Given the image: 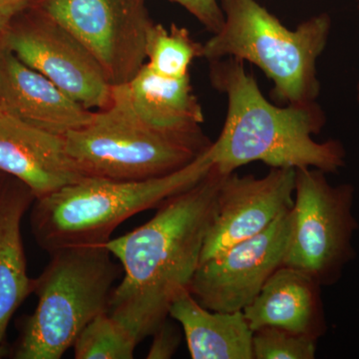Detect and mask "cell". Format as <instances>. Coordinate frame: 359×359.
Wrapping results in <instances>:
<instances>
[{"mask_svg":"<svg viewBox=\"0 0 359 359\" xmlns=\"http://www.w3.org/2000/svg\"><path fill=\"white\" fill-rule=\"evenodd\" d=\"M292 224L290 209L263 233L200 264L189 285L191 294L210 311H244L283 266Z\"/></svg>","mask_w":359,"mask_h":359,"instance_id":"10","label":"cell"},{"mask_svg":"<svg viewBox=\"0 0 359 359\" xmlns=\"http://www.w3.org/2000/svg\"><path fill=\"white\" fill-rule=\"evenodd\" d=\"M32 191L18 179L0 182V344L13 314L35 287L28 276L21 223L34 203Z\"/></svg>","mask_w":359,"mask_h":359,"instance_id":"15","label":"cell"},{"mask_svg":"<svg viewBox=\"0 0 359 359\" xmlns=\"http://www.w3.org/2000/svg\"><path fill=\"white\" fill-rule=\"evenodd\" d=\"M135 114L156 128L196 131L204 122L202 106L194 94L190 75L168 78L144 65L129 82L113 86Z\"/></svg>","mask_w":359,"mask_h":359,"instance_id":"17","label":"cell"},{"mask_svg":"<svg viewBox=\"0 0 359 359\" xmlns=\"http://www.w3.org/2000/svg\"><path fill=\"white\" fill-rule=\"evenodd\" d=\"M189 11L212 34L219 32L224 23V13L218 0H170Z\"/></svg>","mask_w":359,"mask_h":359,"instance_id":"21","label":"cell"},{"mask_svg":"<svg viewBox=\"0 0 359 359\" xmlns=\"http://www.w3.org/2000/svg\"><path fill=\"white\" fill-rule=\"evenodd\" d=\"M353 203L351 184L332 185L316 168L295 170L292 231L283 266L304 271L321 287L339 282L355 255Z\"/></svg>","mask_w":359,"mask_h":359,"instance_id":"7","label":"cell"},{"mask_svg":"<svg viewBox=\"0 0 359 359\" xmlns=\"http://www.w3.org/2000/svg\"><path fill=\"white\" fill-rule=\"evenodd\" d=\"M219 2L223 26L204 43L203 58L249 61L273 82L278 102H316L320 93L316 62L330 39V16L318 14L290 30L257 0Z\"/></svg>","mask_w":359,"mask_h":359,"instance_id":"4","label":"cell"},{"mask_svg":"<svg viewBox=\"0 0 359 359\" xmlns=\"http://www.w3.org/2000/svg\"><path fill=\"white\" fill-rule=\"evenodd\" d=\"M203 54L204 44L194 40L185 27L172 25L167 29L155 23L149 33L145 65L161 76L183 78L190 75L193 61Z\"/></svg>","mask_w":359,"mask_h":359,"instance_id":"18","label":"cell"},{"mask_svg":"<svg viewBox=\"0 0 359 359\" xmlns=\"http://www.w3.org/2000/svg\"><path fill=\"white\" fill-rule=\"evenodd\" d=\"M138 340L108 311L98 314L73 344L76 359H132Z\"/></svg>","mask_w":359,"mask_h":359,"instance_id":"19","label":"cell"},{"mask_svg":"<svg viewBox=\"0 0 359 359\" xmlns=\"http://www.w3.org/2000/svg\"><path fill=\"white\" fill-rule=\"evenodd\" d=\"M169 316L182 325L193 359H254V332L243 311H210L185 290L172 304Z\"/></svg>","mask_w":359,"mask_h":359,"instance_id":"16","label":"cell"},{"mask_svg":"<svg viewBox=\"0 0 359 359\" xmlns=\"http://www.w3.org/2000/svg\"><path fill=\"white\" fill-rule=\"evenodd\" d=\"M4 353H6V351H4V347L2 346V344H0V358H2V356L4 355Z\"/></svg>","mask_w":359,"mask_h":359,"instance_id":"25","label":"cell"},{"mask_svg":"<svg viewBox=\"0 0 359 359\" xmlns=\"http://www.w3.org/2000/svg\"><path fill=\"white\" fill-rule=\"evenodd\" d=\"M224 175L212 165L195 185L163 202L147 223L105 245L124 271L108 313L139 344L168 320L176 297L189 290Z\"/></svg>","mask_w":359,"mask_h":359,"instance_id":"1","label":"cell"},{"mask_svg":"<svg viewBox=\"0 0 359 359\" xmlns=\"http://www.w3.org/2000/svg\"><path fill=\"white\" fill-rule=\"evenodd\" d=\"M65 139L68 155L83 178L117 181L176 173L212 145L202 129L169 131L151 126L113 87L109 105L94 111L88 125Z\"/></svg>","mask_w":359,"mask_h":359,"instance_id":"5","label":"cell"},{"mask_svg":"<svg viewBox=\"0 0 359 359\" xmlns=\"http://www.w3.org/2000/svg\"><path fill=\"white\" fill-rule=\"evenodd\" d=\"M321 287L304 271L282 266L243 313L252 332L276 327L318 340L327 330Z\"/></svg>","mask_w":359,"mask_h":359,"instance_id":"14","label":"cell"},{"mask_svg":"<svg viewBox=\"0 0 359 359\" xmlns=\"http://www.w3.org/2000/svg\"><path fill=\"white\" fill-rule=\"evenodd\" d=\"M358 18H359V4H358ZM358 104H359V83H358Z\"/></svg>","mask_w":359,"mask_h":359,"instance_id":"26","label":"cell"},{"mask_svg":"<svg viewBox=\"0 0 359 359\" xmlns=\"http://www.w3.org/2000/svg\"><path fill=\"white\" fill-rule=\"evenodd\" d=\"M30 8L9 21L4 46L87 109L107 107L113 86L98 61L67 28L35 4Z\"/></svg>","mask_w":359,"mask_h":359,"instance_id":"9","label":"cell"},{"mask_svg":"<svg viewBox=\"0 0 359 359\" xmlns=\"http://www.w3.org/2000/svg\"><path fill=\"white\" fill-rule=\"evenodd\" d=\"M209 77L212 87L228 99L223 129L211 147L222 173H233L252 162L271 168H316L327 174L346 165L339 141L314 140L327 122L318 103L269 102L245 61L237 58L209 61Z\"/></svg>","mask_w":359,"mask_h":359,"instance_id":"2","label":"cell"},{"mask_svg":"<svg viewBox=\"0 0 359 359\" xmlns=\"http://www.w3.org/2000/svg\"><path fill=\"white\" fill-rule=\"evenodd\" d=\"M147 0H37L95 57L112 86L127 83L147 61L154 21Z\"/></svg>","mask_w":359,"mask_h":359,"instance_id":"8","label":"cell"},{"mask_svg":"<svg viewBox=\"0 0 359 359\" xmlns=\"http://www.w3.org/2000/svg\"><path fill=\"white\" fill-rule=\"evenodd\" d=\"M35 278L36 309L26 318L16 359H59L98 314L108 311L121 268L106 245L55 250Z\"/></svg>","mask_w":359,"mask_h":359,"instance_id":"6","label":"cell"},{"mask_svg":"<svg viewBox=\"0 0 359 359\" xmlns=\"http://www.w3.org/2000/svg\"><path fill=\"white\" fill-rule=\"evenodd\" d=\"M147 353L148 359H170L178 351L182 341V334L179 328L166 320L157 330Z\"/></svg>","mask_w":359,"mask_h":359,"instance_id":"22","label":"cell"},{"mask_svg":"<svg viewBox=\"0 0 359 359\" xmlns=\"http://www.w3.org/2000/svg\"><path fill=\"white\" fill-rule=\"evenodd\" d=\"M0 173L25 184L35 200L83 179L68 155L65 136L36 128L1 111Z\"/></svg>","mask_w":359,"mask_h":359,"instance_id":"13","label":"cell"},{"mask_svg":"<svg viewBox=\"0 0 359 359\" xmlns=\"http://www.w3.org/2000/svg\"><path fill=\"white\" fill-rule=\"evenodd\" d=\"M316 342L306 335L264 327L254 332L252 353L254 359H313Z\"/></svg>","mask_w":359,"mask_h":359,"instance_id":"20","label":"cell"},{"mask_svg":"<svg viewBox=\"0 0 359 359\" xmlns=\"http://www.w3.org/2000/svg\"><path fill=\"white\" fill-rule=\"evenodd\" d=\"M8 23L9 21L0 20V54H1L2 47H4V41H2L4 40V32Z\"/></svg>","mask_w":359,"mask_h":359,"instance_id":"24","label":"cell"},{"mask_svg":"<svg viewBox=\"0 0 359 359\" xmlns=\"http://www.w3.org/2000/svg\"><path fill=\"white\" fill-rule=\"evenodd\" d=\"M0 111L60 136L83 128L94 114L4 46L0 54Z\"/></svg>","mask_w":359,"mask_h":359,"instance_id":"12","label":"cell"},{"mask_svg":"<svg viewBox=\"0 0 359 359\" xmlns=\"http://www.w3.org/2000/svg\"><path fill=\"white\" fill-rule=\"evenodd\" d=\"M37 0H0V20L11 21Z\"/></svg>","mask_w":359,"mask_h":359,"instance_id":"23","label":"cell"},{"mask_svg":"<svg viewBox=\"0 0 359 359\" xmlns=\"http://www.w3.org/2000/svg\"><path fill=\"white\" fill-rule=\"evenodd\" d=\"M2 176H4V174L0 173V182H1Z\"/></svg>","mask_w":359,"mask_h":359,"instance_id":"27","label":"cell"},{"mask_svg":"<svg viewBox=\"0 0 359 359\" xmlns=\"http://www.w3.org/2000/svg\"><path fill=\"white\" fill-rule=\"evenodd\" d=\"M295 169L271 168L262 178L224 175L200 264L263 233L294 205Z\"/></svg>","mask_w":359,"mask_h":359,"instance_id":"11","label":"cell"},{"mask_svg":"<svg viewBox=\"0 0 359 359\" xmlns=\"http://www.w3.org/2000/svg\"><path fill=\"white\" fill-rule=\"evenodd\" d=\"M212 147V146H211ZM211 148L180 171L143 181L83 178L34 201L32 228L49 255L71 247L104 245L119 224L191 188L210 171Z\"/></svg>","mask_w":359,"mask_h":359,"instance_id":"3","label":"cell"}]
</instances>
